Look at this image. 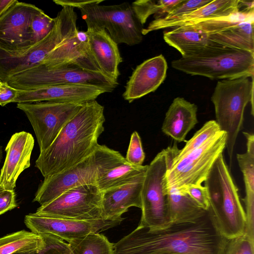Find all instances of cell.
<instances>
[{"label": "cell", "mask_w": 254, "mask_h": 254, "mask_svg": "<svg viewBox=\"0 0 254 254\" xmlns=\"http://www.w3.org/2000/svg\"><path fill=\"white\" fill-rule=\"evenodd\" d=\"M228 240L208 211L195 222L152 230L139 225L114 243V254H223Z\"/></svg>", "instance_id": "obj_1"}, {"label": "cell", "mask_w": 254, "mask_h": 254, "mask_svg": "<svg viewBox=\"0 0 254 254\" xmlns=\"http://www.w3.org/2000/svg\"><path fill=\"white\" fill-rule=\"evenodd\" d=\"M104 111L96 100L84 102L52 144L40 152L35 167L44 178L71 167L93 153L104 130Z\"/></svg>", "instance_id": "obj_2"}, {"label": "cell", "mask_w": 254, "mask_h": 254, "mask_svg": "<svg viewBox=\"0 0 254 254\" xmlns=\"http://www.w3.org/2000/svg\"><path fill=\"white\" fill-rule=\"evenodd\" d=\"M204 182L209 198L207 211L219 232L228 240L243 235L245 210L223 154L217 159Z\"/></svg>", "instance_id": "obj_3"}, {"label": "cell", "mask_w": 254, "mask_h": 254, "mask_svg": "<svg viewBox=\"0 0 254 254\" xmlns=\"http://www.w3.org/2000/svg\"><path fill=\"white\" fill-rule=\"evenodd\" d=\"M173 68L211 79L254 77V53L212 43L203 49L171 62Z\"/></svg>", "instance_id": "obj_4"}, {"label": "cell", "mask_w": 254, "mask_h": 254, "mask_svg": "<svg viewBox=\"0 0 254 254\" xmlns=\"http://www.w3.org/2000/svg\"><path fill=\"white\" fill-rule=\"evenodd\" d=\"M103 0H54L62 7L69 6L80 11L87 29H104L117 44L132 46L143 39V25L131 4L100 5Z\"/></svg>", "instance_id": "obj_5"}, {"label": "cell", "mask_w": 254, "mask_h": 254, "mask_svg": "<svg viewBox=\"0 0 254 254\" xmlns=\"http://www.w3.org/2000/svg\"><path fill=\"white\" fill-rule=\"evenodd\" d=\"M211 100L214 105L216 122L220 131L227 134L226 147L232 165L234 147L244 122L245 108L251 104L254 110V77L242 76L222 79L217 82Z\"/></svg>", "instance_id": "obj_6"}, {"label": "cell", "mask_w": 254, "mask_h": 254, "mask_svg": "<svg viewBox=\"0 0 254 254\" xmlns=\"http://www.w3.org/2000/svg\"><path fill=\"white\" fill-rule=\"evenodd\" d=\"M74 8L64 6L54 18V25L43 40L27 48L10 50L0 47V80L7 82L13 76L40 64L61 42L78 30Z\"/></svg>", "instance_id": "obj_7"}, {"label": "cell", "mask_w": 254, "mask_h": 254, "mask_svg": "<svg viewBox=\"0 0 254 254\" xmlns=\"http://www.w3.org/2000/svg\"><path fill=\"white\" fill-rule=\"evenodd\" d=\"M179 149L177 143L158 153L148 165L141 191V217L139 225L152 230L172 224L168 196L164 191V178Z\"/></svg>", "instance_id": "obj_8"}, {"label": "cell", "mask_w": 254, "mask_h": 254, "mask_svg": "<svg viewBox=\"0 0 254 254\" xmlns=\"http://www.w3.org/2000/svg\"><path fill=\"white\" fill-rule=\"evenodd\" d=\"M7 83L20 90L55 85H84L104 89L108 92L119 85L118 81L101 71H89L75 65L48 67L41 64L12 76Z\"/></svg>", "instance_id": "obj_9"}, {"label": "cell", "mask_w": 254, "mask_h": 254, "mask_svg": "<svg viewBox=\"0 0 254 254\" xmlns=\"http://www.w3.org/2000/svg\"><path fill=\"white\" fill-rule=\"evenodd\" d=\"M227 134L217 133L201 146L172 160L164 178V191L201 185L226 148Z\"/></svg>", "instance_id": "obj_10"}, {"label": "cell", "mask_w": 254, "mask_h": 254, "mask_svg": "<svg viewBox=\"0 0 254 254\" xmlns=\"http://www.w3.org/2000/svg\"><path fill=\"white\" fill-rule=\"evenodd\" d=\"M83 103L41 101L18 103L16 107L31 123L42 152L52 144Z\"/></svg>", "instance_id": "obj_11"}, {"label": "cell", "mask_w": 254, "mask_h": 254, "mask_svg": "<svg viewBox=\"0 0 254 254\" xmlns=\"http://www.w3.org/2000/svg\"><path fill=\"white\" fill-rule=\"evenodd\" d=\"M36 213L79 220L102 219V191L95 184L79 186L41 205Z\"/></svg>", "instance_id": "obj_12"}, {"label": "cell", "mask_w": 254, "mask_h": 254, "mask_svg": "<svg viewBox=\"0 0 254 254\" xmlns=\"http://www.w3.org/2000/svg\"><path fill=\"white\" fill-rule=\"evenodd\" d=\"M123 220H79L51 217L35 212L26 215L24 223L35 234L51 235L68 243L90 233H100L118 226Z\"/></svg>", "instance_id": "obj_13"}, {"label": "cell", "mask_w": 254, "mask_h": 254, "mask_svg": "<svg viewBox=\"0 0 254 254\" xmlns=\"http://www.w3.org/2000/svg\"><path fill=\"white\" fill-rule=\"evenodd\" d=\"M96 185L101 191L126 184L146 172L148 165L129 163L118 151L98 144L93 153Z\"/></svg>", "instance_id": "obj_14"}, {"label": "cell", "mask_w": 254, "mask_h": 254, "mask_svg": "<svg viewBox=\"0 0 254 254\" xmlns=\"http://www.w3.org/2000/svg\"><path fill=\"white\" fill-rule=\"evenodd\" d=\"M96 176L92 153L71 167L45 178L36 192L33 201L42 205L71 189L83 185H96Z\"/></svg>", "instance_id": "obj_15"}, {"label": "cell", "mask_w": 254, "mask_h": 254, "mask_svg": "<svg viewBox=\"0 0 254 254\" xmlns=\"http://www.w3.org/2000/svg\"><path fill=\"white\" fill-rule=\"evenodd\" d=\"M35 5L18 0L0 17V47L20 50L33 45L30 19Z\"/></svg>", "instance_id": "obj_16"}, {"label": "cell", "mask_w": 254, "mask_h": 254, "mask_svg": "<svg viewBox=\"0 0 254 254\" xmlns=\"http://www.w3.org/2000/svg\"><path fill=\"white\" fill-rule=\"evenodd\" d=\"M40 64L48 67L75 65L101 72L89 50L86 32L78 30L61 42Z\"/></svg>", "instance_id": "obj_17"}, {"label": "cell", "mask_w": 254, "mask_h": 254, "mask_svg": "<svg viewBox=\"0 0 254 254\" xmlns=\"http://www.w3.org/2000/svg\"><path fill=\"white\" fill-rule=\"evenodd\" d=\"M34 138L28 132L14 133L7 144L6 157L0 173V185L4 190H14L16 181L30 166Z\"/></svg>", "instance_id": "obj_18"}, {"label": "cell", "mask_w": 254, "mask_h": 254, "mask_svg": "<svg viewBox=\"0 0 254 254\" xmlns=\"http://www.w3.org/2000/svg\"><path fill=\"white\" fill-rule=\"evenodd\" d=\"M108 92L104 89L84 85H55L28 90H18L13 103L54 101L82 103L96 100Z\"/></svg>", "instance_id": "obj_19"}, {"label": "cell", "mask_w": 254, "mask_h": 254, "mask_svg": "<svg viewBox=\"0 0 254 254\" xmlns=\"http://www.w3.org/2000/svg\"><path fill=\"white\" fill-rule=\"evenodd\" d=\"M167 69V61L162 55L144 61L129 77L123 94L124 99L131 103L155 91L165 79Z\"/></svg>", "instance_id": "obj_20"}, {"label": "cell", "mask_w": 254, "mask_h": 254, "mask_svg": "<svg viewBox=\"0 0 254 254\" xmlns=\"http://www.w3.org/2000/svg\"><path fill=\"white\" fill-rule=\"evenodd\" d=\"M145 173L126 184L102 191L103 219H123L122 214L129 207L141 208V191Z\"/></svg>", "instance_id": "obj_21"}, {"label": "cell", "mask_w": 254, "mask_h": 254, "mask_svg": "<svg viewBox=\"0 0 254 254\" xmlns=\"http://www.w3.org/2000/svg\"><path fill=\"white\" fill-rule=\"evenodd\" d=\"M89 50L101 72L118 81L119 66L123 61L118 44L104 29H87L85 31Z\"/></svg>", "instance_id": "obj_22"}, {"label": "cell", "mask_w": 254, "mask_h": 254, "mask_svg": "<svg viewBox=\"0 0 254 254\" xmlns=\"http://www.w3.org/2000/svg\"><path fill=\"white\" fill-rule=\"evenodd\" d=\"M197 107L182 97L175 98L165 114L161 129L176 141H186L188 133L198 123Z\"/></svg>", "instance_id": "obj_23"}, {"label": "cell", "mask_w": 254, "mask_h": 254, "mask_svg": "<svg viewBox=\"0 0 254 254\" xmlns=\"http://www.w3.org/2000/svg\"><path fill=\"white\" fill-rule=\"evenodd\" d=\"M163 33V39L169 46L176 49L182 57L192 55L211 44L208 34L189 25L172 28Z\"/></svg>", "instance_id": "obj_24"}, {"label": "cell", "mask_w": 254, "mask_h": 254, "mask_svg": "<svg viewBox=\"0 0 254 254\" xmlns=\"http://www.w3.org/2000/svg\"><path fill=\"white\" fill-rule=\"evenodd\" d=\"M239 0H213L191 12L183 15L163 25L159 29L194 24L205 19L225 17L239 11Z\"/></svg>", "instance_id": "obj_25"}, {"label": "cell", "mask_w": 254, "mask_h": 254, "mask_svg": "<svg viewBox=\"0 0 254 254\" xmlns=\"http://www.w3.org/2000/svg\"><path fill=\"white\" fill-rule=\"evenodd\" d=\"M168 210L172 224L195 222L207 212L200 207L190 196L181 190L169 189Z\"/></svg>", "instance_id": "obj_26"}, {"label": "cell", "mask_w": 254, "mask_h": 254, "mask_svg": "<svg viewBox=\"0 0 254 254\" xmlns=\"http://www.w3.org/2000/svg\"><path fill=\"white\" fill-rule=\"evenodd\" d=\"M254 19L243 21L219 32L208 34V38L220 45L254 53Z\"/></svg>", "instance_id": "obj_27"}, {"label": "cell", "mask_w": 254, "mask_h": 254, "mask_svg": "<svg viewBox=\"0 0 254 254\" xmlns=\"http://www.w3.org/2000/svg\"><path fill=\"white\" fill-rule=\"evenodd\" d=\"M44 244L41 235L21 230L0 238V254L30 252L41 249Z\"/></svg>", "instance_id": "obj_28"}, {"label": "cell", "mask_w": 254, "mask_h": 254, "mask_svg": "<svg viewBox=\"0 0 254 254\" xmlns=\"http://www.w3.org/2000/svg\"><path fill=\"white\" fill-rule=\"evenodd\" d=\"M70 254H114V243L100 233H90L67 243Z\"/></svg>", "instance_id": "obj_29"}, {"label": "cell", "mask_w": 254, "mask_h": 254, "mask_svg": "<svg viewBox=\"0 0 254 254\" xmlns=\"http://www.w3.org/2000/svg\"><path fill=\"white\" fill-rule=\"evenodd\" d=\"M254 19V10H239L227 17L207 19L187 25L210 34L223 31L243 21Z\"/></svg>", "instance_id": "obj_30"}, {"label": "cell", "mask_w": 254, "mask_h": 254, "mask_svg": "<svg viewBox=\"0 0 254 254\" xmlns=\"http://www.w3.org/2000/svg\"><path fill=\"white\" fill-rule=\"evenodd\" d=\"M182 0H139L131 3L132 8L139 21L143 25L148 18L154 14V18H161L168 14Z\"/></svg>", "instance_id": "obj_31"}, {"label": "cell", "mask_w": 254, "mask_h": 254, "mask_svg": "<svg viewBox=\"0 0 254 254\" xmlns=\"http://www.w3.org/2000/svg\"><path fill=\"white\" fill-rule=\"evenodd\" d=\"M247 139V151L237 154L236 157L243 174L247 195H254V135L253 133L243 132Z\"/></svg>", "instance_id": "obj_32"}, {"label": "cell", "mask_w": 254, "mask_h": 254, "mask_svg": "<svg viewBox=\"0 0 254 254\" xmlns=\"http://www.w3.org/2000/svg\"><path fill=\"white\" fill-rule=\"evenodd\" d=\"M211 0H182L181 2L163 17L155 19L150 22L146 28H143L142 35H145L153 31L159 30L163 25L179 17L191 12L208 4Z\"/></svg>", "instance_id": "obj_33"}, {"label": "cell", "mask_w": 254, "mask_h": 254, "mask_svg": "<svg viewBox=\"0 0 254 254\" xmlns=\"http://www.w3.org/2000/svg\"><path fill=\"white\" fill-rule=\"evenodd\" d=\"M219 131L220 130L216 121L210 120L206 122L190 140L186 141L185 146L182 149H179L173 160L199 147Z\"/></svg>", "instance_id": "obj_34"}, {"label": "cell", "mask_w": 254, "mask_h": 254, "mask_svg": "<svg viewBox=\"0 0 254 254\" xmlns=\"http://www.w3.org/2000/svg\"><path fill=\"white\" fill-rule=\"evenodd\" d=\"M54 25V18L35 6L30 19V29L33 44L45 38L51 31Z\"/></svg>", "instance_id": "obj_35"}, {"label": "cell", "mask_w": 254, "mask_h": 254, "mask_svg": "<svg viewBox=\"0 0 254 254\" xmlns=\"http://www.w3.org/2000/svg\"><path fill=\"white\" fill-rule=\"evenodd\" d=\"M44 240L43 246L28 254H70L67 243L51 235H41Z\"/></svg>", "instance_id": "obj_36"}, {"label": "cell", "mask_w": 254, "mask_h": 254, "mask_svg": "<svg viewBox=\"0 0 254 254\" xmlns=\"http://www.w3.org/2000/svg\"><path fill=\"white\" fill-rule=\"evenodd\" d=\"M145 157L140 137L136 131L130 136L126 159L131 165L141 166Z\"/></svg>", "instance_id": "obj_37"}, {"label": "cell", "mask_w": 254, "mask_h": 254, "mask_svg": "<svg viewBox=\"0 0 254 254\" xmlns=\"http://www.w3.org/2000/svg\"><path fill=\"white\" fill-rule=\"evenodd\" d=\"M223 254H254V242L244 234L228 240Z\"/></svg>", "instance_id": "obj_38"}, {"label": "cell", "mask_w": 254, "mask_h": 254, "mask_svg": "<svg viewBox=\"0 0 254 254\" xmlns=\"http://www.w3.org/2000/svg\"><path fill=\"white\" fill-rule=\"evenodd\" d=\"M190 196L200 207L207 210L209 207V198L207 188L201 185L190 186L179 189Z\"/></svg>", "instance_id": "obj_39"}, {"label": "cell", "mask_w": 254, "mask_h": 254, "mask_svg": "<svg viewBox=\"0 0 254 254\" xmlns=\"http://www.w3.org/2000/svg\"><path fill=\"white\" fill-rule=\"evenodd\" d=\"M17 207L14 190H0V215Z\"/></svg>", "instance_id": "obj_40"}, {"label": "cell", "mask_w": 254, "mask_h": 254, "mask_svg": "<svg viewBox=\"0 0 254 254\" xmlns=\"http://www.w3.org/2000/svg\"><path fill=\"white\" fill-rule=\"evenodd\" d=\"M17 92L18 89L10 86L7 82H1L0 85V105L4 106L9 103H13Z\"/></svg>", "instance_id": "obj_41"}, {"label": "cell", "mask_w": 254, "mask_h": 254, "mask_svg": "<svg viewBox=\"0 0 254 254\" xmlns=\"http://www.w3.org/2000/svg\"><path fill=\"white\" fill-rule=\"evenodd\" d=\"M17 1V0H0V17Z\"/></svg>", "instance_id": "obj_42"}, {"label": "cell", "mask_w": 254, "mask_h": 254, "mask_svg": "<svg viewBox=\"0 0 254 254\" xmlns=\"http://www.w3.org/2000/svg\"><path fill=\"white\" fill-rule=\"evenodd\" d=\"M243 8L241 10L251 11L254 10V1L239 0V8Z\"/></svg>", "instance_id": "obj_43"}, {"label": "cell", "mask_w": 254, "mask_h": 254, "mask_svg": "<svg viewBox=\"0 0 254 254\" xmlns=\"http://www.w3.org/2000/svg\"><path fill=\"white\" fill-rule=\"evenodd\" d=\"M3 153H2V147L1 146H0V164L2 159Z\"/></svg>", "instance_id": "obj_44"}, {"label": "cell", "mask_w": 254, "mask_h": 254, "mask_svg": "<svg viewBox=\"0 0 254 254\" xmlns=\"http://www.w3.org/2000/svg\"><path fill=\"white\" fill-rule=\"evenodd\" d=\"M30 252H27V253H16V254H28Z\"/></svg>", "instance_id": "obj_45"}, {"label": "cell", "mask_w": 254, "mask_h": 254, "mask_svg": "<svg viewBox=\"0 0 254 254\" xmlns=\"http://www.w3.org/2000/svg\"><path fill=\"white\" fill-rule=\"evenodd\" d=\"M3 189L2 188V187L0 185V190H3Z\"/></svg>", "instance_id": "obj_46"}, {"label": "cell", "mask_w": 254, "mask_h": 254, "mask_svg": "<svg viewBox=\"0 0 254 254\" xmlns=\"http://www.w3.org/2000/svg\"><path fill=\"white\" fill-rule=\"evenodd\" d=\"M1 82L2 81L0 80V85L1 83Z\"/></svg>", "instance_id": "obj_47"}]
</instances>
